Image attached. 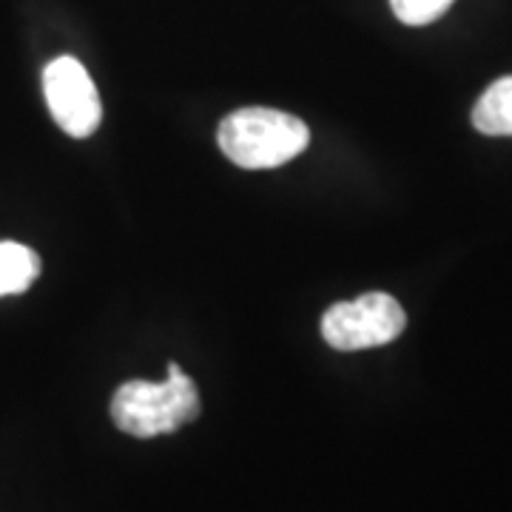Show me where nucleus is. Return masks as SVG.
Returning a JSON list of instances; mask_svg holds the SVG:
<instances>
[{"instance_id":"6","label":"nucleus","mask_w":512,"mask_h":512,"mask_svg":"<svg viewBox=\"0 0 512 512\" xmlns=\"http://www.w3.org/2000/svg\"><path fill=\"white\" fill-rule=\"evenodd\" d=\"M40 276V256L20 242H0V296L29 291Z\"/></svg>"},{"instance_id":"5","label":"nucleus","mask_w":512,"mask_h":512,"mask_svg":"<svg viewBox=\"0 0 512 512\" xmlns=\"http://www.w3.org/2000/svg\"><path fill=\"white\" fill-rule=\"evenodd\" d=\"M473 126L487 137H512V74L495 80L478 97L473 109Z\"/></svg>"},{"instance_id":"3","label":"nucleus","mask_w":512,"mask_h":512,"mask_svg":"<svg viewBox=\"0 0 512 512\" xmlns=\"http://www.w3.org/2000/svg\"><path fill=\"white\" fill-rule=\"evenodd\" d=\"M407 325V313L390 293H362L359 299L336 302L322 316V336L333 350L353 353L390 345Z\"/></svg>"},{"instance_id":"4","label":"nucleus","mask_w":512,"mask_h":512,"mask_svg":"<svg viewBox=\"0 0 512 512\" xmlns=\"http://www.w3.org/2000/svg\"><path fill=\"white\" fill-rule=\"evenodd\" d=\"M43 97L55 123L69 137L86 140L100 128L103 103L86 66L77 57H55L43 69Z\"/></svg>"},{"instance_id":"2","label":"nucleus","mask_w":512,"mask_h":512,"mask_svg":"<svg viewBox=\"0 0 512 512\" xmlns=\"http://www.w3.org/2000/svg\"><path fill=\"white\" fill-rule=\"evenodd\" d=\"M222 154L239 168H279L299 157L308 143V126L285 111L276 109H239L228 114L217 131Z\"/></svg>"},{"instance_id":"7","label":"nucleus","mask_w":512,"mask_h":512,"mask_svg":"<svg viewBox=\"0 0 512 512\" xmlns=\"http://www.w3.org/2000/svg\"><path fill=\"white\" fill-rule=\"evenodd\" d=\"M453 6V0H390L393 15L404 26H430Z\"/></svg>"},{"instance_id":"1","label":"nucleus","mask_w":512,"mask_h":512,"mask_svg":"<svg viewBox=\"0 0 512 512\" xmlns=\"http://www.w3.org/2000/svg\"><path fill=\"white\" fill-rule=\"evenodd\" d=\"M200 416V393L177 362L168 365L165 382L120 384L111 399V421L134 439H154L177 433Z\"/></svg>"}]
</instances>
